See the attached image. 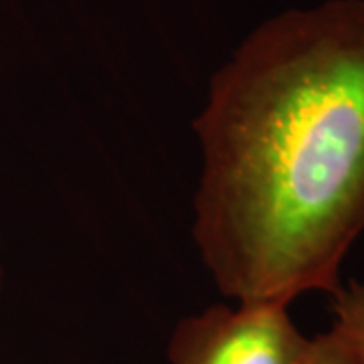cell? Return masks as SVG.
I'll return each mask as SVG.
<instances>
[{"instance_id": "obj_1", "label": "cell", "mask_w": 364, "mask_h": 364, "mask_svg": "<svg viewBox=\"0 0 364 364\" xmlns=\"http://www.w3.org/2000/svg\"><path fill=\"white\" fill-rule=\"evenodd\" d=\"M195 132L193 237L223 296H332L364 231V0L257 26L210 79Z\"/></svg>"}, {"instance_id": "obj_2", "label": "cell", "mask_w": 364, "mask_h": 364, "mask_svg": "<svg viewBox=\"0 0 364 364\" xmlns=\"http://www.w3.org/2000/svg\"><path fill=\"white\" fill-rule=\"evenodd\" d=\"M308 338L286 306H210L182 318L168 342L170 364H298Z\"/></svg>"}, {"instance_id": "obj_3", "label": "cell", "mask_w": 364, "mask_h": 364, "mask_svg": "<svg viewBox=\"0 0 364 364\" xmlns=\"http://www.w3.org/2000/svg\"><path fill=\"white\" fill-rule=\"evenodd\" d=\"M334 328L348 340L358 363L364 364V279H352L332 294Z\"/></svg>"}, {"instance_id": "obj_4", "label": "cell", "mask_w": 364, "mask_h": 364, "mask_svg": "<svg viewBox=\"0 0 364 364\" xmlns=\"http://www.w3.org/2000/svg\"><path fill=\"white\" fill-rule=\"evenodd\" d=\"M298 364H360L348 340L332 326L330 332L308 338Z\"/></svg>"}, {"instance_id": "obj_5", "label": "cell", "mask_w": 364, "mask_h": 364, "mask_svg": "<svg viewBox=\"0 0 364 364\" xmlns=\"http://www.w3.org/2000/svg\"><path fill=\"white\" fill-rule=\"evenodd\" d=\"M0 289H2V267H0Z\"/></svg>"}]
</instances>
